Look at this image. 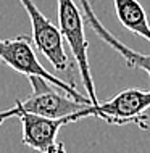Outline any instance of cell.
<instances>
[{
    "instance_id": "1",
    "label": "cell",
    "mask_w": 150,
    "mask_h": 153,
    "mask_svg": "<svg viewBox=\"0 0 150 153\" xmlns=\"http://www.w3.org/2000/svg\"><path fill=\"white\" fill-rule=\"evenodd\" d=\"M32 94L26 100H16L13 108L0 111V126L10 118H16L19 113L39 114L45 118H63L89 106L65 94L61 89L52 85L49 81L39 76H29Z\"/></svg>"
},
{
    "instance_id": "2",
    "label": "cell",
    "mask_w": 150,
    "mask_h": 153,
    "mask_svg": "<svg viewBox=\"0 0 150 153\" xmlns=\"http://www.w3.org/2000/svg\"><path fill=\"white\" fill-rule=\"evenodd\" d=\"M0 61L16 73L26 74L28 77L29 76L44 77L45 81H49L52 85L61 89L65 94H68L74 100H78L81 103H87V105H92L89 98L84 97L82 94H79L74 89L73 84H66L60 77L49 73L39 63V60L36 56V52H34V42H32L31 36L21 34V36L13 37V39H0Z\"/></svg>"
},
{
    "instance_id": "3",
    "label": "cell",
    "mask_w": 150,
    "mask_h": 153,
    "mask_svg": "<svg viewBox=\"0 0 150 153\" xmlns=\"http://www.w3.org/2000/svg\"><path fill=\"white\" fill-rule=\"evenodd\" d=\"M57 11H58V29L61 32V37L68 42L71 48L73 58L76 61L79 73H81L82 82L87 92V98L90 100L92 106L99 103L97 92L90 73L89 65V44L84 32V18L79 10V7L74 3V0H57Z\"/></svg>"
},
{
    "instance_id": "4",
    "label": "cell",
    "mask_w": 150,
    "mask_h": 153,
    "mask_svg": "<svg viewBox=\"0 0 150 153\" xmlns=\"http://www.w3.org/2000/svg\"><path fill=\"white\" fill-rule=\"evenodd\" d=\"M150 108V89H126L116 94L107 102H99L95 106L90 105V116H97L108 124H137L147 129L149 116L145 111Z\"/></svg>"
},
{
    "instance_id": "5",
    "label": "cell",
    "mask_w": 150,
    "mask_h": 153,
    "mask_svg": "<svg viewBox=\"0 0 150 153\" xmlns=\"http://www.w3.org/2000/svg\"><path fill=\"white\" fill-rule=\"evenodd\" d=\"M19 3L28 11L29 21L32 26V42L34 47L50 61L53 69L58 73L68 74L69 68H73L71 60L63 47V37L60 29L40 13L32 0H19Z\"/></svg>"
},
{
    "instance_id": "6",
    "label": "cell",
    "mask_w": 150,
    "mask_h": 153,
    "mask_svg": "<svg viewBox=\"0 0 150 153\" xmlns=\"http://www.w3.org/2000/svg\"><path fill=\"white\" fill-rule=\"evenodd\" d=\"M16 118H19L23 126V143L40 153H45L52 145H55L57 135L65 124L74 123L73 114L63 118H45L39 114L19 113Z\"/></svg>"
},
{
    "instance_id": "7",
    "label": "cell",
    "mask_w": 150,
    "mask_h": 153,
    "mask_svg": "<svg viewBox=\"0 0 150 153\" xmlns=\"http://www.w3.org/2000/svg\"><path fill=\"white\" fill-rule=\"evenodd\" d=\"M79 8H81L82 18H84V21L87 24H89L90 29H92L107 45H110L115 52H118L119 56L126 61V65L129 68L142 69V71H145L150 77V53L145 55V53H139V52L132 50L131 47H128L126 44H123L118 37H115L102 24V21L97 18V15H95V11H94V8L90 5L89 0H79Z\"/></svg>"
},
{
    "instance_id": "8",
    "label": "cell",
    "mask_w": 150,
    "mask_h": 153,
    "mask_svg": "<svg viewBox=\"0 0 150 153\" xmlns=\"http://www.w3.org/2000/svg\"><path fill=\"white\" fill-rule=\"evenodd\" d=\"M118 21L132 34L144 37L150 42V24L144 7L137 0H113Z\"/></svg>"
},
{
    "instance_id": "9",
    "label": "cell",
    "mask_w": 150,
    "mask_h": 153,
    "mask_svg": "<svg viewBox=\"0 0 150 153\" xmlns=\"http://www.w3.org/2000/svg\"><path fill=\"white\" fill-rule=\"evenodd\" d=\"M45 153H66L65 152V145L61 142H57L55 145H52Z\"/></svg>"
}]
</instances>
